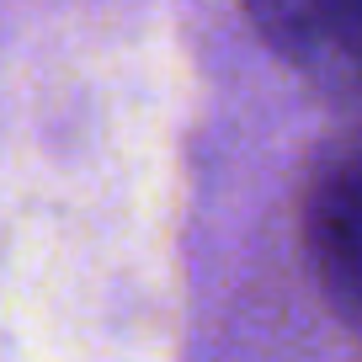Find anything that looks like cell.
Wrapping results in <instances>:
<instances>
[{
  "label": "cell",
  "instance_id": "6da1fadb",
  "mask_svg": "<svg viewBox=\"0 0 362 362\" xmlns=\"http://www.w3.org/2000/svg\"><path fill=\"white\" fill-rule=\"evenodd\" d=\"M304 240L330 304L346 320H362V123H351L315 160Z\"/></svg>",
  "mask_w": 362,
  "mask_h": 362
},
{
  "label": "cell",
  "instance_id": "7a4b0ae2",
  "mask_svg": "<svg viewBox=\"0 0 362 362\" xmlns=\"http://www.w3.org/2000/svg\"><path fill=\"white\" fill-rule=\"evenodd\" d=\"M261 37L309 75L362 86V0H240Z\"/></svg>",
  "mask_w": 362,
  "mask_h": 362
}]
</instances>
